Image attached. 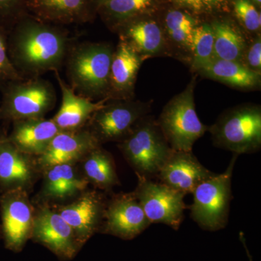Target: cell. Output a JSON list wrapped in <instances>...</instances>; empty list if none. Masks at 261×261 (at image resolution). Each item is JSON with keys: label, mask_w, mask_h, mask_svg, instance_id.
Returning <instances> with one entry per match:
<instances>
[{"label": "cell", "mask_w": 261, "mask_h": 261, "mask_svg": "<svg viewBox=\"0 0 261 261\" xmlns=\"http://www.w3.org/2000/svg\"><path fill=\"white\" fill-rule=\"evenodd\" d=\"M72 45L69 34L61 25L41 21L29 14L8 32V55L23 79L59 71Z\"/></svg>", "instance_id": "cell-1"}, {"label": "cell", "mask_w": 261, "mask_h": 261, "mask_svg": "<svg viewBox=\"0 0 261 261\" xmlns=\"http://www.w3.org/2000/svg\"><path fill=\"white\" fill-rule=\"evenodd\" d=\"M114 48L103 42L72 45L65 60L68 85L75 93L93 101L107 98Z\"/></svg>", "instance_id": "cell-2"}, {"label": "cell", "mask_w": 261, "mask_h": 261, "mask_svg": "<svg viewBox=\"0 0 261 261\" xmlns=\"http://www.w3.org/2000/svg\"><path fill=\"white\" fill-rule=\"evenodd\" d=\"M123 158L137 176L149 179L156 177L172 153L158 122L143 117L129 135L118 142Z\"/></svg>", "instance_id": "cell-3"}, {"label": "cell", "mask_w": 261, "mask_h": 261, "mask_svg": "<svg viewBox=\"0 0 261 261\" xmlns=\"http://www.w3.org/2000/svg\"><path fill=\"white\" fill-rule=\"evenodd\" d=\"M2 88L0 120L4 121L44 118L56 104V89L42 77L14 81Z\"/></svg>", "instance_id": "cell-4"}, {"label": "cell", "mask_w": 261, "mask_h": 261, "mask_svg": "<svg viewBox=\"0 0 261 261\" xmlns=\"http://www.w3.org/2000/svg\"><path fill=\"white\" fill-rule=\"evenodd\" d=\"M195 87L193 79L183 92L166 105L157 121L173 150L192 152L195 142L208 130L196 112Z\"/></svg>", "instance_id": "cell-5"}, {"label": "cell", "mask_w": 261, "mask_h": 261, "mask_svg": "<svg viewBox=\"0 0 261 261\" xmlns=\"http://www.w3.org/2000/svg\"><path fill=\"white\" fill-rule=\"evenodd\" d=\"M238 156L233 154L224 173H215L200 184L192 192L191 217L202 229L219 231L228 224L230 202L232 198L231 178Z\"/></svg>", "instance_id": "cell-6"}, {"label": "cell", "mask_w": 261, "mask_h": 261, "mask_svg": "<svg viewBox=\"0 0 261 261\" xmlns=\"http://www.w3.org/2000/svg\"><path fill=\"white\" fill-rule=\"evenodd\" d=\"M216 147L233 154L252 153L261 147V111L258 106L233 108L208 128Z\"/></svg>", "instance_id": "cell-7"}, {"label": "cell", "mask_w": 261, "mask_h": 261, "mask_svg": "<svg viewBox=\"0 0 261 261\" xmlns=\"http://www.w3.org/2000/svg\"><path fill=\"white\" fill-rule=\"evenodd\" d=\"M30 193L17 189L0 193V225L5 248L19 253L32 238L35 206Z\"/></svg>", "instance_id": "cell-8"}, {"label": "cell", "mask_w": 261, "mask_h": 261, "mask_svg": "<svg viewBox=\"0 0 261 261\" xmlns=\"http://www.w3.org/2000/svg\"><path fill=\"white\" fill-rule=\"evenodd\" d=\"M148 106L130 99L113 100L105 103L89 120L85 128L100 145L124 140L143 117Z\"/></svg>", "instance_id": "cell-9"}, {"label": "cell", "mask_w": 261, "mask_h": 261, "mask_svg": "<svg viewBox=\"0 0 261 261\" xmlns=\"http://www.w3.org/2000/svg\"><path fill=\"white\" fill-rule=\"evenodd\" d=\"M137 178L133 192L151 224H166L177 231L185 217L186 195L161 182L141 176Z\"/></svg>", "instance_id": "cell-10"}, {"label": "cell", "mask_w": 261, "mask_h": 261, "mask_svg": "<svg viewBox=\"0 0 261 261\" xmlns=\"http://www.w3.org/2000/svg\"><path fill=\"white\" fill-rule=\"evenodd\" d=\"M31 240L62 261L73 260L83 248L69 224L50 206H35Z\"/></svg>", "instance_id": "cell-11"}, {"label": "cell", "mask_w": 261, "mask_h": 261, "mask_svg": "<svg viewBox=\"0 0 261 261\" xmlns=\"http://www.w3.org/2000/svg\"><path fill=\"white\" fill-rule=\"evenodd\" d=\"M42 186L32 199L34 205H64L88 190L87 181L78 163H62L44 168Z\"/></svg>", "instance_id": "cell-12"}, {"label": "cell", "mask_w": 261, "mask_h": 261, "mask_svg": "<svg viewBox=\"0 0 261 261\" xmlns=\"http://www.w3.org/2000/svg\"><path fill=\"white\" fill-rule=\"evenodd\" d=\"M42 173L38 158L22 152L0 132V193L17 189L31 193Z\"/></svg>", "instance_id": "cell-13"}, {"label": "cell", "mask_w": 261, "mask_h": 261, "mask_svg": "<svg viewBox=\"0 0 261 261\" xmlns=\"http://www.w3.org/2000/svg\"><path fill=\"white\" fill-rule=\"evenodd\" d=\"M107 202L100 190L88 189L71 202L53 207L69 224L84 247L95 233H99Z\"/></svg>", "instance_id": "cell-14"}, {"label": "cell", "mask_w": 261, "mask_h": 261, "mask_svg": "<svg viewBox=\"0 0 261 261\" xmlns=\"http://www.w3.org/2000/svg\"><path fill=\"white\" fill-rule=\"evenodd\" d=\"M151 224L133 192L113 194L108 199L99 233L132 240Z\"/></svg>", "instance_id": "cell-15"}, {"label": "cell", "mask_w": 261, "mask_h": 261, "mask_svg": "<svg viewBox=\"0 0 261 261\" xmlns=\"http://www.w3.org/2000/svg\"><path fill=\"white\" fill-rule=\"evenodd\" d=\"M214 174L192 152L173 150L156 178L163 185L187 195Z\"/></svg>", "instance_id": "cell-16"}, {"label": "cell", "mask_w": 261, "mask_h": 261, "mask_svg": "<svg viewBox=\"0 0 261 261\" xmlns=\"http://www.w3.org/2000/svg\"><path fill=\"white\" fill-rule=\"evenodd\" d=\"M87 128L60 132L49 147L38 157L42 171L44 168L62 163H79L92 149L101 146Z\"/></svg>", "instance_id": "cell-17"}, {"label": "cell", "mask_w": 261, "mask_h": 261, "mask_svg": "<svg viewBox=\"0 0 261 261\" xmlns=\"http://www.w3.org/2000/svg\"><path fill=\"white\" fill-rule=\"evenodd\" d=\"M25 6L29 15L55 25L85 23L97 15L89 0H27Z\"/></svg>", "instance_id": "cell-18"}, {"label": "cell", "mask_w": 261, "mask_h": 261, "mask_svg": "<svg viewBox=\"0 0 261 261\" xmlns=\"http://www.w3.org/2000/svg\"><path fill=\"white\" fill-rule=\"evenodd\" d=\"M142 62L143 58L120 39L111 63L107 101L130 99Z\"/></svg>", "instance_id": "cell-19"}, {"label": "cell", "mask_w": 261, "mask_h": 261, "mask_svg": "<svg viewBox=\"0 0 261 261\" xmlns=\"http://www.w3.org/2000/svg\"><path fill=\"white\" fill-rule=\"evenodd\" d=\"M57 81L61 89V108L51 118L61 132H72L82 129L88 123L91 117L97 110L102 107L106 99L94 102L87 98L75 93L73 89L55 71Z\"/></svg>", "instance_id": "cell-20"}, {"label": "cell", "mask_w": 261, "mask_h": 261, "mask_svg": "<svg viewBox=\"0 0 261 261\" xmlns=\"http://www.w3.org/2000/svg\"><path fill=\"white\" fill-rule=\"evenodd\" d=\"M61 130L55 122L44 118L20 120L13 123L9 140L22 152L39 157Z\"/></svg>", "instance_id": "cell-21"}, {"label": "cell", "mask_w": 261, "mask_h": 261, "mask_svg": "<svg viewBox=\"0 0 261 261\" xmlns=\"http://www.w3.org/2000/svg\"><path fill=\"white\" fill-rule=\"evenodd\" d=\"M78 164L89 185L98 190L111 192L121 185L114 159L102 145L90 151Z\"/></svg>", "instance_id": "cell-22"}, {"label": "cell", "mask_w": 261, "mask_h": 261, "mask_svg": "<svg viewBox=\"0 0 261 261\" xmlns=\"http://www.w3.org/2000/svg\"><path fill=\"white\" fill-rule=\"evenodd\" d=\"M118 31L120 39L143 58L157 54L163 47L162 30L154 20L137 19L125 24Z\"/></svg>", "instance_id": "cell-23"}, {"label": "cell", "mask_w": 261, "mask_h": 261, "mask_svg": "<svg viewBox=\"0 0 261 261\" xmlns=\"http://www.w3.org/2000/svg\"><path fill=\"white\" fill-rule=\"evenodd\" d=\"M200 72L209 78L238 88H252L260 82V73L238 61L215 58Z\"/></svg>", "instance_id": "cell-24"}, {"label": "cell", "mask_w": 261, "mask_h": 261, "mask_svg": "<svg viewBox=\"0 0 261 261\" xmlns=\"http://www.w3.org/2000/svg\"><path fill=\"white\" fill-rule=\"evenodd\" d=\"M155 3L156 0H109L99 8L97 14L112 29L118 30L147 13Z\"/></svg>", "instance_id": "cell-25"}, {"label": "cell", "mask_w": 261, "mask_h": 261, "mask_svg": "<svg viewBox=\"0 0 261 261\" xmlns=\"http://www.w3.org/2000/svg\"><path fill=\"white\" fill-rule=\"evenodd\" d=\"M214 37V58L240 61L245 41L241 33L228 22L216 21L211 25Z\"/></svg>", "instance_id": "cell-26"}, {"label": "cell", "mask_w": 261, "mask_h": 261, "mask_svg": "<svg viewBox=\"0 0 261 261\" xmlns=\"http://www.w3.org/2000/svg\"><path fill=\"white\" fill-rule=\"evenodd\" d=\"M192 69L200 71L214 58V37L208 24L196 25L192 33Z\"/></svg>", "instance_id": "cell-27"}, {"label": "cell", "mask_w": 261, "mask_h": 261, "mask_svg": "<svg viewBox=\"0 0 261 261\" xmlns=\"http://www.w3.org/2000/svg\"><path fill=\"white\" fill-rule=\"evenodd\" d=\"M166 29L173 42L191 49L192 33L196 27L195 19L180 10H171L166 15Z\"/></svg>", "instance_id": "cell-28"}, {"label": "cell", "mask_w": 261, "mask_h": 261, "mask_svg": "<svg viewBox=\"0 0 261 261\" xmlns=\"http://www.w3.org/2000/svg\"><path fill=\"white\" fill-rule=\"evenodd\" d=\"M27 0H0V28L9 31L18 20L28 15Z\"/></svg>", "instance_id": "cell-29"}, {"label": "cell", "mask_w": 261, "mask_h": 261, "mask_svg": "<svg viewBox=\"0 0 261 261\" xmlns=\"http://www.w3.org/2000/svg\"><path fill=\"white\" fill-rule=\"evenodd\" d=\"M233 5L235 15L247 30L252 32L260 30V13L250 0H235Z\"/></svg>", "instance_id": "cell-30"}, {"label": "cell", "mask_w": 261, "mask_h": 261, "mask_svg": "<svg viewBox=\"0 0 261 261\" xmlns=\"http://www.w3.org/2000/svg\"><path fill=\"white\" fill-rule=\"evenodd\" d=\"M8 32L0 28V87L9 82L23 80L12 64L8 55Z\"/></svg>", "instance_id": "cell-31"}, {"label": "cell", "mask_w": 261, "mask_h": 261, "mask_svg": "<svg viewBox=\"0 0 261 261\" xmlns=\"http://www.w3.org/2000/svg\"><path fill=\"white\" fill-rule=\"evenodd\" d=\"M247 61L250 70L260 73L261 70V40L257 37L249 48L247 55Z\"/></svg>", "instance_id": "cell-32"}, {"label": "cell", "mask_w": 261, "mask_h": 261, "mask_svg": "<svg viewBox=\"0 0 261 261\" xmlns=\"http://www.w3.org/2000/svg\"><path fill=\"white\" fill-rule=\"evenodd\" d=\"M228 0H202L203 8L207 9H224Z\"/></svg>", "instance_id": "cell-33"}, {"label": "cell", "mask_w": 261, "mask_h": 261, "mask_svg": "<svg viewBox=\"0 0 261 261\" xmlns=\"http://www.w3.org/2000/svg\"><path fill=\"white\" fill-rule=\"evenodd\" d=\"M182 5L188 7L195 11H200L203 8L202 0H176Z\"/></svg>", "instance_id": "cell-34"}, {"label": "cell", "mask_w": 261, "mask_h": 261, "mask_svg": "<svg viewBox=\"0 0 261 261\" xmlns=\"http://www.w3.org/2000/svg\"><path fill=\"white\" fill-rule=\"evenodd\" d=\"M94 11L97 14L98 10L105 3H107L109 0H89Z\"/></svg>", "instance_id": "cell-35"}, {"label": "cell", "mask_w": 261, "mask_h": 261, "mask_svg": "<svg viewBox=\"0 0 261 261\" xmlns=\"http://www.w3.org/2000/svg\"><path fill=\"white\" fill-rule=\"evenodd\" d=\"M240 240H242V242H243L244 246H245V250H246L247 255H248L249 258H250V261H252V257H251V255H250V254L249 253V251H248V250H247L246 245H245V238H244L243 233H240Z\"/></svg>", "instance_id": "cell-36"}, {"label": "cell", "mask_w": 261, "mask_h": 261, "mask_svg": "<svg viewBox=\"0 0 261 261\" xmlns=\"http://www.w3.org/2000/svg\"><path fill=\"white\" fill-rule=\"evenodd\" d=\"M253 1L255 2L256 4L260 5L261 0H253Z\"/></svg>", "instance_id": "cell-37"}, {"label": "cell", "mask_w": 261, "mask_h": 261, "mask_svg": "<svg viewBox=\"0 0 261 261\" xmlns=\"http://www.w3.org/2000/svg\"><path fill=\"white\" fill-rule=\"evenodd\" d=\"M2 240L1 225H0V241Z\"/></svg>", "instance_id": "cell-38"}]
</instances>
